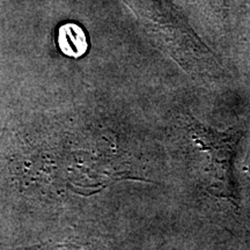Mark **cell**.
I'll return each instance as SVG.
<instances>
[{"mask_svg":"<svg viewBox=\"0 0 250 250\" xmlns=\"http://www.w3.org/2000/svg\"><path fill=\"white\" fill-rule=\"evenodd\" d=\"M58 43L68 57H81L87 51V40L83 30L76 23H66L59 28Z\"/></svg>","mask_w":250,"mask_h":250,"instance_id":"1","label":"cell"}]
</instances>
